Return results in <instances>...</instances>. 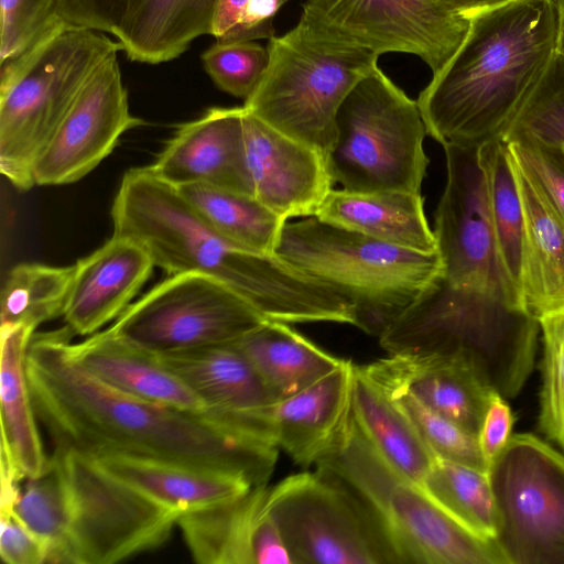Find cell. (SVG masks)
<instances>
[{
	"mask_svg": "<svg viewBox=\"0 0 564 564\" xmlns=\"http://www.w3.org/2000/svg\"><path fill=\"white\" fill-rule=\"evenodd\" d=\"M61 0H0V64L34 45L63 21Z\"/></svg>",
	"mask_w": 564,
	"mask_h": 564,
	"instance_id": "ab89813d",
	"label": "cell"
},
{
	"mask_svg": "<svg viewBox=\"0 0 564 564\" xmlns=\"http://www.w3.org/2000/svg\"><path fill=\"white\" fill-rule=\"evenodd\" d=\"M267 48V70L242 107L316 150L328 163L339 107L356 84L378 67L379 57L313 41L296 25L271 37Z\"/></svg>",
	"mask_w": 564,
	"mask_h": 564,
	"instance_id": "ba28073f",
	"label": "cell"
},
{
	"mask_svg": "<svg viewBox=\"0 0 564 564\" xmlns=\"http://www.w3.org/2000/svg\"><path fill=\"white\" fill-rule=\"evenodd\" d=\"M316 468L338 478L369 508L399 564H506L494 541L463 527L419 484L388 464L352 413Z\"/></svg>",
	"mask_w": 564,
	"mask_h": 564,
	"instance_id": "52a82bcc",
	"label": "cell"
},
{
	"mask_svg": "<svg viewBox=\"0 0 564 564\" xmlns=\"http://www.w3.org/2000/svg\"><path fill=\"white\" fill-rule=\"evenodd\" d=\"M351 413L377 453L421 486L437 457L397 401L356 365Z\"/></svg>",
	"mask_w": 564,
	"mask_h": 564,
	"instance_id": "f546056e",
	"label": "cell"
},
{
	"mask_svg": "<svg viewBox=\"0 0 564 564\" xmlns=\"http://www.w3.org/2000/svg\"><path fill=\"white\" fill-rule=\"evenodd\" d=\"M289 1L218 0L212 35L224 42L270 40L273 20Z\"/></svg>",
	"mask_w": 564,
	"mask_h": 564,
	"instance_id": "b9f144b4",
	"label": "cell"
},
{
	"mask_svg": "<svg viewBox=\"0 0 564 564\" xmlns=\"http://www.w3.org/2000/svg\"><path fill=\"white\" fill-rule=\"evenodd\" d=\"M265 319L235 291L199 273L171 274L108 328L154 355L231 344Z\"/></svg>",
	"mask_w": 564,
	"mask_h": 564,
	"instance_id": "5bb4252c",
	"label": "cell"
},
{
	"mask_svg": "<svg viewBox=\"0 0 564 564\" xmlns=\"http://www.w3.org/2000/svg\"><path fill=\"white\" fill-rule=\"evenodd\" d=\"M74 265L21 263L9 272L0 302L1 324H41L63 316Z\"/></svg>",
	"mask_w": 564,
	"mask_h": 564,
	"instance_id": "e575fe53",
	"label": "cell"
},
{
	"mask_svg": "<svg viewBox=\"0 0 564 564\" xmlns=\"http://www.w3.org/2000/svg\"><path fill=\"white\" fill-rule=\"evenodd\" d=\"M124 0H61L58 15L68 24L112 34Z\"/></svg>",
	"mask_w": 564,
	"mask_h": 564,
	"instance_id": "ee69618b",
	"label": "cell"
},
{
	"mask_svg": "<svg viewBox=\"0 0 564 564\" xmlns=\"http://www.w3.org/2000/svg\"><path fill=\"white\" fill-rule=\"evenodd\" d=\"M383 390L397 401L437 458L488 471L478 436L435 412L406 391Z\"/></svg>",
	"mask_w": 564,
	"mask_h": 564,
	"instance_id": "d590c367",
	"label": "cell"
},
{
	"mask_svg": "<svg viewBox=\"0 0 564 564\" xmlns=\"http://www.w3.org/2000/svg\"><path fill=\"white\" fill-rule=\"evenodd\" d=\"M478 151L487 177L489 206L500 262L509 283L521 300L525 224L516 165L507 142L501 139H492L480 144Z\"/></svg>",
	"mask_w": 564,
	"mask_h": 564,
	"instance_id": "d6a6232c",
	"label": "cell"
},
{
	"mask_svg": "<svg viewBox=\"0 0 564 564\" xmlns=\"http://www.w3.org/2000/svg\"><path fill=\"white\" fill-rule=\"evenodd\" d=\"M355 365L340 367L310 387L264 409L273 440L294 463L315 465L327 454L351 415Z\"/></svg>",
	"mask_w": 564,
	"mask_h": 564,
	"instance_id": "7402d4cb",
	"label": "cell"
},
{
	"mask_svg": "<svg viewBox=\"0 0 564 564\" xmlns=\"http://www.w3.org/2000/svg\"><path fill=\"white\" fill-rule=\"evenodd\" d=\"M73 359L104 384L139 400L195 413L206 404L156 355L118 337L109 328L70 343Z\"/></svg>",
	"mask_w": 564,
	"mask_h": 564,
	"instance_id": "cb8c5ba5",
	"label": "cell"
},
{
	"mask_svg": "<svg viewBox=\"0 0 564 564\" xmlns=\"http://www.w3.org/2000/svg\"><path fill=\"white\" fill-rule=\"evenodd\" d=\"M154 267L142 245L113 234L74 264L63 313L66 326L74 335L90 336L99 332L127 310Z\"/></svg>",
	"mask_w": 564,
	"mask_h": 564,
	"instance_id": "44dd1931",
	"label": "cell"
},
{
	"mask_svg": "<svg viewBox=\"0 0 564 564\" xmlns=\"http://www.w3.org/2000/svg\"><path fill=\"white\" fill-rule=\"evenodd\" d=\"M218 0H124L112 32L127 57L170 62L191 43L212 35Z\"/></svg>",
	"mask_w": 564,
	"mask_h": 564,
	"instance_id": "484cf974",
	"label": "cell"
},
{
	"mask_svg": "<svg viewBox=\"0 0 564 564\" xmlns=\"http://www.w3.org/2000/svg\"><path fill=\"white\" fill-rule=\"evenodd\" d=\"M202 63L220 90L247 100L267 70L269 52L256 41H217L202 54Z\"/></svg>",
	"mask_w": 564,
	"mask_h": 564,
	"instance_id": "74e56055",
	"label": "cell"
},
{
	"mask_svg": "<svg viewBox=\"0 0 564 564\" xmlns=\"http://www.w3.org/2000/svg\"><path fill=\"white\" fill-rule=\"evenodd\" d=\"M470 19L436 0H306L296 26L308 39L376 56L406 53L440 72L464 41Z\"/></svg>",
	"mask_w": 564,
	"mask_h": 564,
	"instance_id": "4fadbf2b",
	"label": "cell"
},
{
	"mask_svg": "<svg viewBox=\"0 0 564 564\" xmlns=\"http://www.w3.org/2000/svg\"><path fill=\"white\" fill-rule=\"evenodd\" d=\"M557 13L556 53L564 58V0H552Z\"/></svg>",
	"mask_w": 564,
	"mask_h": 564,
	"instance_id": "7dc6e473",
	"label": "cell"
},
{
	"mask_svg": "<svg viewBox=\"0 0 564 564\" xmlns=\"http://www.w3.org/2000/svg\"><path fill=\"white\" fill-rule=\"evenodd\" d=\"M449 11L471 18L473 15L506 4L513 0H436Z\"/></svg>",
	"mask_w": 564,
	"mask_h": 564,
	"instance_id": "bcb514c9",
	"label": "cell"
},
{
	"mask_svg": "<svg viewBox=\"0 0 564 564\" xmlns=\"http://www.w3.org/2000/svg\"><path fill=\"white\" fill-rule=\"evenodd\" d=\"M74 334L34 333L26 355L28 382L37 421L54 447L90 457L120 454L216 469L268 485L279 447L208 413H195L121 393L72 357Z\"/></svg>",
	"mask_w": 564,
	"mask_h": 564,
	"instance_id": "6da1fadb",
	"label": "cell"
},
{
	"mask_svg": "<svg viewBox=\"0 0 564 564\" xmlns=\"http://www.w3.org/2000/svg\"><path fill=\"white\" fill-rule=\"evenodd\" d=\"M514 134L564 144V58L557 53L500 139Z\"/></svg>",
	"mask_w": 564,
	"mask_h": 564,
	"instance_id": "8d00e7d4",
	"label": "cell"
},
{
	"mask_svg": "<svg viewBox=\"0 0 564 564\" xmlns=\"http://www.w3.org/2000/svg\"><path fill=\"white\" fill-rule=\"evenodd\" d=\"M206 404L208 414L238 425H257L276 398L234 344L156 355Z\"/></svg>",
	"mask_w": 564,
	"mask_h": 564,
	"instance_id": "603a6c76",
	"label": "cell"
},
{
	"mask_svg": "<svg viewBox=\"0 0 564 564\" xmlns=\"http://www.w3.org/2000/svg\"><path fill=\"white\" fill-rule=\"evenodd\" d=\"M556 43L552 0H513L473 15L464 41L416 100L426 133L443 147L500 139Z\"/></svg>",
	"mask_w": 564,
	"mask_h": 564,
	"instance_id": "3957f363",
	"label": "cell"
},
{
	"mask_svg": "<svg viewBox=\"0 0 564 564\" xmlns=\"http://www.w3.org/2000/svg\"><path fill=\"white\" fill-rule=\"evenodd\" d=\"M516 170L525 224L521 301L523 310L539 321L564 312V221L517 165Z\"/></svg>",
	"mask_w": 564,
	"mask_h": 564,
	"instance_id": "f1b7e54d",
	"label": "cell"
},
{
	"mask_svg": "<svg viewBox=\"0 0 564 564\" xmlns=\"http://www.w3.org/2000/svg\"><path fill=\"white\" fill-rule=\"evenodd\" d=\"M35 328L1 324V463L21 481L47 468L26 375V355Z\"/></svg>",
	"mask_w": 564,
	"mask_h": 564,
	"instance_id": "d4e9b609",
	"label": "cell"
},
{
	"mask_svg": "<svg viewBox=\"0 0 564 564\" xmlns=\"http://www.w3.org/2000/svg\"><path fill=\"white\" fill-rule=\"evenodd\" d=\"M243 129L253 197L285 221L314 216L335 184L324 156L245 108Z\"/></svg>",
	"mask_w": 564,
	"mask_h": 564,
	"instance_id": "e0dca14e",
	"label": "cell"
},
{
	"mask_svg": "<svg viewBox=\"0 0 564 564\" xmlns=\"http://www.w3.org/2000/svg\"><path fill=\"white\" fill-rule=\"evenodd\" d=\"M503 141L519 170L564 221V144L529 134H514Z\"/></svg>",
	"mask_w": 564,
	"mask_h": 564,
	"instance_id": "60d3db41",
	"label": "cell"
},
{
	"mask_svg": "<svg viewBox=\"0 0 564 564\" xmlns=\"http://www.w3.org/2000/svg\"><path fill=\"white\" fill-rule=\"evenodd\" d=\"M443 148L447 176L433 229L443 263L438 280L523 310L500 262L478 147Z\"/></svg>",
	"mask_w": 564,
	"mask_h": 564,
	"instance_id": "9a60e30c",
	"label": "cell"
},
{
	"mask_svg": "<svg viewBox=\"0 0 564 564\" xmlns=\"http://www.w3.org/2000/svg\"><path fill=\"white\" fill-rule=\"evenodd\" d=\"M223 237L261 253H275L285 220L253 196L208 184L176 187Z\"/></svg>",
	"mask_w": 564,
	"mask_h": 564,
	"instance_id": "1f68e13d",
	"label": "cell"
},
{
	"mask_svg": "<svg viewBox=\"0 0 564 564\" xmlns=\"http://www.w3.org/2000/svg\"><path fill=\"white\" fill-rule=\"evenodd\" d=\"M143 121L131 115L118 52L89 77L52 139L39 156L35 185L75 183L101 163L120 137Z\"/></svg>",
	"mask_w": 564,
	"mask_h": 564,
	"instance_id": "2e32d148",
	"label": "cell"
},
{
	"mask_svg": "<svg viewBox=\"0 0 564 564\" xmlns=\"http://www.w3.org/2000/svg\"><path fill=\"white\" fill-rule=\"evenodd\" d=\"M536 318L491 295L436 281L380 337L389 352H457L502 398L516 397L533 365Z\"/></svg>",
	"mask_w": 564,
	"mask_h": 564,
	"instance_id": "8992f818",
	"label": "cell"
},
{
	"mask_svg": "<svg viewBox=\"0 0 564 564\" xmlns=\"http://www.w3.org/2000/svg\"><path fill=\"white\" fill-rule=\"evenodd\" d=\"M334 226L409 250L437 251L421 193L332 189L314 215Z\"/></svg>",
	"mask_w": 564,
	"mask_h": 564,
	"instance_id": "83f0119b",
	"label": "cell"
},
{
	"mask_svg": "<svg viewBox=\"0 0 564 564\" xmlns=\"http://www.w3.org/2000/svg\"><path fill=\"white\" fill-rule=\"evenodd\" d=\"M539 324L543 344L539 426L564 449V312L543 316Z\"/></svg>",
	"mask_w": 564,
	"mask_h": 564,
	"instance_id": "f35d334b",
	"label": "cell"
},
{
	"mask_svg": "<svg viewBox=\"0 0 564 564\" xmlns=\"http://www.w3.org/2000/svg\"><path fill=\"white\" fill-rule=\"evenodd\" d=\"M268 486L178 516L176 525L200 564H292L267 502Z\"/></svg>",
	"mask_w": 564,
	"mask_h": 564,
	"instance_id": "d6986e66",
	"label": "cell"
},
{
	"mask_svg": "<svg viewBox=\"0 0 564 564\" xmlns=\"http://www.w3.org/2000/svg\"><path fill=\"white\" fill-rule=\"evenodd\" d=\"M267 502L292 564H399L373 513L324 470L268 486Z\"/></svg>",
	"mask_w": 564,
	"mask_h": 564,
	"instance_id": "8fae6325",
	"label": "cell"
},
{
	"mask_svg": "<svg viewBox=\"0 0 564 564\" xmlns=\"http://www.w3.org/2000/svg\"><path fill=\"white\" fill-rule=\"evenodd\" d=\"M0 556L7 564H43L47 547L11 510L0 509Z\"/></svg>",
	"mask_w": 564,
	"mask_h": 564,
	"instance_id": "7bdbcfd3",
	"label": "cell"
},
{
	"mask_svg": "<svg viewBox=\"0 0 564 564\" xmlns=\"http://www.w3.org/2000/svg\"><path fill=\"white\" fill-rule=\"evenodd\" d=\"M119 51L104 32L62 22L0 64V171L14 187L35 186L39 156L93 73Z\"/></svg>",
	"mask_w": 564,
	"mask_h": 564,
	"instance_id": "277c9868",
	"label": "cell"
},
{
	"mask_svg": "<svg viewBox=\"0 0 564 564\" xmlns=\"http://www.w3.org/2000/svg\"><path fill=\"white\" fill-rule=\"evenodd\" d=\"M513 414L505 398L496 393L485 414L478 440L488 464L499 454L511 437Z\"/></svg>",
	"mask_w": 564,
	"mask_h": 564,
	"instance_id": "f6af8a7d",
	"label": "cell"
},
{
	"mask_svg": "<svg viewBox=\"0 0 564 564\" xmlns=\"http://www.w3.org/2000/svg\"><path fill=\"white\" fill-rule=\"evenodd\" d=\"M275 253L328 284L378 338L441 276L438 251L422 253L318 219L286 221Z\"/></svg>",
	"mask_w": 564,
	"mask_h": 564,
	"instance_id": "5b68a950",
	"label": "cell"
},
{
	"mask_svg": "<svg viewBox=\"0 0 564 564\" xmlns=\"http://www.w3.org/2000/svg\"><path fill=\"white\" fill-rule=\"evenodd\" d=\"M66 535L58 564H112L159 547L180 513L108 473L90 456L54 447Z\"/></svg>",
	"mask_w": 564,
	"mask_h": 564,
	"instance_id": "30bf717a",
	"label": "cell"
},
{
	"mask_svg": "<svg viewBox=\"0 0 564 564\" xmlns=\"http://www.w3.org/2000/svg\"><path fill=\"white\" fill-rule=\"evenodd\" d=\"M487 474L494 542L505 563L564 564V456L532 434H516Z\"/></svg>",
	"mask_w": 564,
	"mask_h": 564,
	"instance_id": "7c38bea8",
	"label": "cell"
},
{
	"mask_svg": "<svg viewBox=\"0 0 564 564\" xmlns=\"http://www.w3.org/2000/svg\"><path fill=\"white\" fill-rule=\"evenodd\" d=\"M387 390H402L478 436L495 392L457 352L412 350L359 366Z\"/></svg>",
	"mask_w": 564,
	"mask_h": 564,
	"instance_id": "ac0fdd59",
	"label": "cell"
},
{
	"mask_svg": "<svg viewBox=\"0 0 564 564\" xmlns=\"http://www.w3.org/2000/svg\"><path fill=\"white\" fill-rule=\"evenodd\" d=\"M99 466L158 503L182 514L247 494L243 476L120 454L93 457Z\"/></svg>",
	"mask_w": 564,
	"mask_h": 564,
	"instance_id": "4316f807",
	"label": "cell"
},
{
	"mask_svg": "<svg viewBox=\"0 0 564 564\" xmlns=\"http://www.w3.org/2000/svg\"><path fill=\"white\" fill-rule=\"evenodd\" d=\"M421 487L463 527L494 541L497 513L486 471L436 458Z\"/></svg>",
	"mask_w": 564,
	"mask_h": 564,
	"instance_id": "836d02e7",
	"label": "cell"
},
{
	"mask_svg": "<svg viewBox=\"0 0 564 564\" xmlns=\"http://www.w3.org/2000/svg\"><path fill=\"white\" fill-rule=\"evenodd\" d=\"M150 167L175 187L208 184L253 196L246 160L243 107H213L181 124Z\"/></svg>",
	"mask_w": 564,
	"mask_h": 564,
	"instance_id": "ffe728a7",
	"label": "cell"
},
{
	"mask_svg": "<svg viewBox=\"0 0 564 564\" xmlns=\"http://www.w3.org/2000/svg\"><path fill=\"white\" fill-rule=\"evenodd\" d=\"M251 361L276 400L317 382L346 359L322 349L288 323L265 321L234 343Z\"/></svg>",
	"mask_w": 564,
	"mask_h": 564,
	"instance_id": "4dcf8cb0",
	"label": "cell"
},
{
	"mask_svg": "<svg viewBox=\"0 0 564 564\" xmlns=\"http://www.w3.org/2000/svg\"><path fill=\"white\" fill-rule=\"evenodd\" d=\"M113 234L142 245L171 274L199 273L235 291L268 321L343 323L348 302L276 253L242 248L218 234L150 166L127 171L111 206Z\"/></svg>",
	"mask_w": 564,
	"mask_h": 564,
	"instance_id": "7a4b0ae2",
	"label": "cell"
},
{
	"mask_svg": "<svg viewBox=\"0 0 564 564\" xmlns=\"http://www.w3.org/2000/svg\"><path fill=\"white\" fill-rule=\"evenodd\" d=\"M426 128L411 99L379 67L350 90L336 118L328 156L335 183L349 192L421 193L429 159Z\"/></svg>",
	"mask_w": 564,
	"mask_h": 564,
	"instance_id": "9c48e42d",
	"label": "cell"
}]
</instances>
